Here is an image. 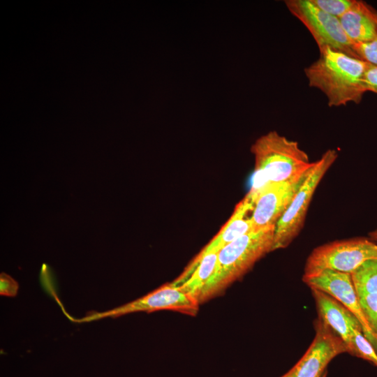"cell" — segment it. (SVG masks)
Masks as SVG:
<instances>
[{
  "mask_svg": "<svg viewBox=\"0 0 377 377\" xmlns=\"http://www.w3.org/2000/svg\"><path fill=\"white\" fill-rule=\"evenodd\" d=\"M369 63L328 47L304 69L309 85L320 90L330 107L359 103L367 92L364 75Z\"/></svg>",
  "mask_w": 377,
  "mask_h": 377,
  "instance_id": "6da1fadb",
  "label": "cell"
},
{
  "mask_svg": "<svg viewBox=\"0 0 377 377\" xmlns=\"http://www.w3.org/2000/svg\"><path fill=\"white\" fill-rule=\"evenodd\" d=\"M254 172L250 191H256L269 182L288 181L305 175L313 165L297 142L275 131L258 138L251 147Z\"/></svg>",
  "mask_w": 377,
  "mask_h": 377,
  "instance_id": "7a4b0ae2",
  "label": "cell"
},
{
  "mask_svg": "<svg viewBox=\"0 0 377 377\" xmlns=\"http://www.w3.org/2000/svg\"><path fill=\"white\" fill-rule=\"evenodd\" d=\"M275 226L252 230L222 248L213 274L199 299L202 303L242 276L260 258L272 251Z\"/></svg>",
  "mask_w": 377,
  "mask_h": 377,
  "instance_id": "3957f363",
  "label": "cell"
},
{
  "mask_svg": "<svg viewBox=\"0 0 377 377\" xmlns=\"http://www.w3.org/2000/svg\"><path fill=\"white\" fill-rule=\"evenodd\" d=\"M337 156V151L330 149L313 162L289 207L276 224L272 251L286 248L299 234L314 192Z\"/></svg>",
  "mask_w": 377,
  "mask_h": 377,
  "instance_id": "277c9868",
  "label": "cell"
},
{
  "mask_svg": "<svg viewBox=\"0 0 377 377\" xmlns=\"http://www.w3.org/2000/svg\"><path fill=\"white\" fill-rule=\"evenodd\" d=\"M377 258V242L355 237L330 242L313 250L308 257L304 275L325 269L351 274L365 261Z\"/></svg>",
  "mask_w": 377,
  "mask_h": 377,
  "instance_id": "5b68a950",
  "label": "cell"
},
{
  "mask_svg": "<svg viewBox=\"0 0 377 377\" xmlns=\"http://www.w3.org/2000/svg\"><path fill=\"white\" fill-rule=\"evenodd\" d=\"M199 303L183 292L179 286L165 283L154 290L124 305L103 312H91L76 323L90 322L105 318H117L135 312H153L158 310H172L189 316H195Z\"/></svg>",
  "mask_w": 377,
  "mask_h": 377,
  "instance_id": "8992f818",
  "label": "cell"
},
{
  "mask_svg": "<svg viewBox=\"0 0 377 377\" xmlns=\"http://www.w3.org/2000/svg\"><path fill=\"white\" fill-rule=\"evenodd\" d=\"M285 3L290 13L309 31L319 51L328 47L358 58L354 51L355 43L344 31L339 18L322 11L311 0H287Z\"/></svg>",
  "mask_w": 377,
  "mask_h": 377,
  "instance_id": "52a82bcc",
  "label": "cell"
},
{
  "mask_svg": "<svg viewBox=\"0 0 377 377\" xmlns=\"http://www.w3.org/2000/svg\"><path fill=\"white\" fill-rule=\"evenodd\" d=\"M315 330V337L304 355L281 377H322L332 359L347 353L342 339L319 317Z\"/></svg>",
  "mask_w": 377,
  "mask_h": 377,
  "instance_id": "ba28073f",
  "label": "cell"
},
{
  "mask_svg": "<svg viewBox=\"0 0 377 377\" xmlns=\"http://www.w3.org/2000/svg\"><path fill=\"white\" fill-rule=\"evenodd\" d=\"M309 171L300 177L288 181L269 182L256 191H249L254 200L253 230L276 226Z\"/></svg>",
  "mask_w": 377,
  "mask_h": 377,
  "instance_id": "9c48e42d",
  "label": "cell"
},
{
  "mask_svg": "<svg viewBox=\"0 0 377 377\" xmlns=\"http://www.w3.org/2000/svg\"><path fill=\"white\" fill-rule=\"evenodd\" d=\"M302 280L311 288L322 290L344 305L357 319L364 335L377 352V337L367 322L350 274L325 269L303 275Z\"/></svg>",
  "mask_w": 377,
  "mask_h": 377,
  "instance_id": "30bf717a",
  "label": "cell"
},
{
  "mask_svg": "<svg viewBox=\"0 0 377 377\" xmlns=\"http://www.w3.org/2000/svg\"><path fill=\"white\" fill-rule=\"evenodd\" d=\"M254 200L248 192L236 205L228 221L221 227L219 232L190 262L184 271L171 283L179 286L185 281L198 266L200 260L207 253L219 252L222 248L253 230L252 214Z\"/></svg>",
  "mask_w": 377,
  "mask_h": 377,
  "instance_id": "8fae6325",
  "label": "cell"
},
{
  "mask_svg": "<svg viewBox=\"0 0 377 377\" xmlns=\"http://www.w3.org/2000/svg\"><path fill=\"white\" fill-rule=\"evenodd\" d=\"M322 319L344 342L347 353L350 352L353 331L362 327L355 316L341 302L329 294L311 288Z\"/></svg>",
  "mask_w": 377,
  "mask_h": 377,
  "instance_id": "7c38bea8",
  "label": "cell"
},
{
  "mask_svg": "<svg viewBox=\"0 0 377 377\" xmlns=\"http://www.w3.org/2000/svg\"><path fill=\"white\" fill-rule=\"evenodd\" d=\"M339 20L355 44L369 43L377 36V10L365 1L355 0Z\"/></svg>",
  "mask_w": 377,
  "mask_h": 377,
  "instance_id": "4fadbf2b",
  "label": "cell"
},
{
  "mask_svg": "<svg viewBox=\"0 0 377 377\" xmlns=\"http://www.w3.org/2000/svg\"><path fill=\"white\" fill-rule=\"evenodd\" d=\"M218 253L211 252L206 254L188 279L179 286L183 292L198 303L203 288L214 273Z\"/></svg>",
  "mask_w": 377,
  "mask_h": 377,
  "instance_id": "5bb4252c",
  "label": "cell"
},
{
  "mask_svg": "<svg viewBox=\"0 0 377 377\" xmlns=\"http://www.w3.org/2000/svg\"><path fill=\"white\" fill-rule=\"evenodd\" d=\"M350 276L357 296L377 293V258L363 263Z\"/></svg>",
  "mask_w": 377,
  "mask_h": 377,
  "instance_id": "9a60e30c",
  "label": "cell"
},
{
  "mask_svg": "<svg viewBox=\"0 0 377 377\" xmlns=\"http://www.w3.org/2000/svg\"><path fill=\"white\" fill-rule=\"evenodd\" d=\"M349 353L367 360L377 367V352L361 329L353 331Z\"/></svg>",
  "mask_w": 377,
  "mask_h": 377,
  "instance_id": "2e32d148",
  "label": "cell"
},
{
  "mask_svg": "<svg viewBox=\"0 0 377 377\" xmlns=\"http://www.w3.org/2000/svg\"><path fill=\"white\" fill-rule=\"evenodd\" d=\"M357 297L367 322L377 337V293L364 294Z\"/></svg>",
  "mask_w": 377,
  "mask_h": 377,
  "instance_id": "e0dca14e",
  "label": "cell"
},
{
  "mask_svg": "<svg viewBox=\"0 0 377 377\" xmlns=\"http://www.w3.org/2000/svg\"><path fill=\"white\" fill-rule=\"evenodd\" d=\"M311 1L325 13L339 18L350 9L355 0H311Z\"/></svg>",
  "mask_w": 377,
  "mask_h": 377,
  "instance_id": "ac0fdd59",
  "label": "cell"
},
{
  "mask_svg": "<svg viewBox=\"0 0 377 377\" xmlns=\"http://www.w3.org/2000/svg\"><path fill=\"white\" fill-rule=\"evenodd\" d=\"M354 51L358 58L377 66V36L369 43L355 44Z\"/></svg>",
  "mask_w": 377,
  "mask_h": 377,
  "instance_id": "d6986e66",
  "label": "cell"
},
{
  "mask_svg": "<svg viewBox=\"0 0 377 377\" xmlns=\"http://www.w3.org/2000/svg\"><path fill=\"white\" fill-rule=\"evenodd\" d=\"M19 288L18 283L8 274L2 272L0 274V295L15 297Z\"/></svg>",
  "mask_w": 377,
  "mask_h": 377,
  "instance_id": "ffe728a7",
  "label": "cell"
},
{
  "mask_svg": "<svg viewBox=\"0 0 377 377\" xmlns=\"http://www.w3.org/2000/svg\"><path fill=\"white\" fill-rule=\"evenodd\" d=\"M367 91L377 94V66L369 64L364 75Z\"/></svg>",
  "mask_w": 377,
  "mask_h": 377,
  "instance_id": "44dd1931",
  "label": "cell"
},
{
  "mask_svg": "<svg viewBox=\"0 0 377 377\" xmlns=\"http://www.w3.org/2000/svg\"><path fill=\"white\" fill-rule=\"evenodd\" d=\"M369 236L371 239H372L373 241L377 242V229H376L375 230H374L372 232H370L369 233Z\"/></svg>",
  "mask_w": 377,
  "mask_h": 377,
  "instance_id": "7402d4cb",
  "label": "cell"
},
{
  "mask_svg": "<svg viewBox=\"0 0 377 377\" xmlns=\"http://www.w3.org/2000/svg\"><path fill=\"white\" fill-rule=\"evenodd\" d=\"M322 377H327V371L323 374Z\"/></svg>",
  "mask_w": 377,
  "mask_h": 377,
  "instance_id": "603a6c76",
  "label": "cell"
}]
</instances>
